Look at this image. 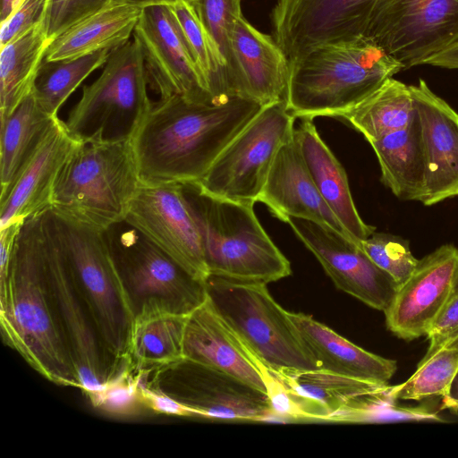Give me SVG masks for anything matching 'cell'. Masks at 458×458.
<instances>
[{
  "instance_id": "cell-1",
  "label": "cell",
  "mask_w": 458,
  "mask_h": 458,
  "mask_svg": "<svg viewBox=\"0 0 458 458\" xmlns=\"http://www.w3.org/2000/svg\"><path fill=\"white\" fill-rule=\"evenodd\" d=\"M264 106L239 96L211 102L159 98L131 140L140 182L199 181Z\"/></svg>"
},
{
  "instance_id": "cell-2",
  "label": "cell",
  "mask_w": 458,
  "mask_h": 458,
  "mask_svg": "<svg viewBox=\"0 0 458 458\" xmlns=\"http://www.w3.org/2000/svg\"><path fill=\"white\" fill-rule=\"evenodd\" d=\"M47 245L42 213L22 223L7 274L0 278L1 335L44 378L80 388L52 293Z\"/></svg>"
},
{
  "instance_id": "cell-3",
  "label": "cell",
  "mask_w": 458,
  "mask_h": 458,
  "mask_svg": "<svg viewBox=\"0 0 458 458\" xmlns=\"http://www.w3.org/2000/svg\"><path fill=\"white\" fill-rule=\"evenodd\" d=\"M401 71L364 37L323 44L289 61L285 106L295 118L340 117Z\"/></svg>"
},
{
  "instance_id": "cell-4",
  "label": "cell",
  "mask_w": 458,
  "mask_h": 458,
  "mask_svg": "<svg viewBox=\"0 0 458 458\" xmlns=\"http://www.w3.org/2000/svg\"><path fill=\"white\" fill-rule=\"evenodd\" d=\"M43 217L68 264L115 372L126 361L136 307L104 233L51 208L43 212Z\"/></svg>"
},
{
  "instance_id": "cell-5",
  "label": "cell",
  "mask_w": 458,
  "mask_h": 458,
  "mask_svg": "<svg viewBox=\"0 0 458 458\" xmlns=\"http://www.w3.org/2000/svg\"><path fill=\"white\" fill-rule=\"evenodd\" d=\"M182 186L201 237L209 276L268 284L291 275L289 260L257 218L255 203L213 196L196 182Z\"/></svg>"
},
{
  "instance_id": "cell-6",
  "label": "cell",
  "mask_w": 458,
  "mask_h": 458,
  "mask_svg": "<svg viewBox=\"0 0 458 458\" xmlns=\"http://www.w3.org/2000/svg\"><path fill=\"white\" fill-rule=\"evenodd\" d=\"M140 183L131 140L81 141L58 173L51 208L103 231L125 219Z\"/></svg>"
},
{
  "instance_id": "cell-7",
  "label": "cell",
  "mask_w": 458,
  "mask_h": 458,
  "mask_svg": "<svg viewBox=\"0 0 458 458\" xmlns=\"http://www.w3.org/2000/svg\"><path fill=\"white\" fill-rule=\"evenodd\" d=\"M139 41L132 36L113 49L101 74L83 86L65 124L81 142L131 140L153 106Z\"/></svg>"
},
{
  "instance_id": "cell-8",
  "label": "cell",
  "mask_w": 458,
  "mask_h": 458,
  "mask_svg": "<svg viewBox=\"0 0 458 458\" xmlns=\"http://www.w3.org/2000/svg\"><path fill=\"white\" fill-rule=\"evenodd\" d=\"M208 299L246 348L273 369H317L290 312L270 295L267 284L209 276Z\"/></svg>"
},
{
  "instance_id": "cell-9",
  "label": "cell",
  "mask_w": 458,
  "mask_h": 458,
  "mask_svg": "<svg viewBox=\"0 0 458 458\" xmlns=\"http://www.w3.org/2000/svg\"><path fill=\"white\" fill-rule=\"evenodd\" d=\"M270 370L286 388L297 420L383 422L411 416L410 407L397 405L389 395L388 384L320 369Z\"/></svg>"
},
{
  "instance_id": "cell-10",
  "label": "cell",
  "mask_w": 458,
  "mask_h": 458,
  "mask_svg": "<svg viewBox=\"0 0 458 458\" xmlns=\"http://www.w3.org/2000/svg\"><path fill=\"white\" fill-rule=\"evenodd\" d=\"M294 121L284 100L265 106L196 182L216 197L257 202L276 153L293 134Z\"/></svg>"
},
{
  "instance_id": "cell-11",
  "label": "cell",
  "mask_w": 458,
  "mask_h": 458,
  "mask_svg": "<svg viewBox=\"0 0 458 458\" xmlns=\"http://www.w3.org/2000/svg\"><path fill=\"white\" fill-rule=\"evenodd\" d=\"M403 66L458 43V0H378L365 36Z\"/></svg>"
},
{
  "instance_id": "cell-12",
  "label": "cell",
  "mask_w": 458,
  "mask_h": 458,
  "mask_svg": "<svg viewBox=\"0 0 458 458\" xmlns=\"http://www.w3.org/2000/svg\"><path fill=\"white\" fill-rule=\"evenodd\" d=\"M103 233L134 304L157 300L191 313L207 300L206 282L192 277L125 220Z\"/></svg>"
},
{
  "instance_id": "cell-13",
  "label": "cell",
  "mask_w": 458,
  "mask_h": 458,
  "mask_svg": "<svg viewBox=\"0 0 458 458\" xmlns=\"http://www.w3.org/2000/svg\"><path fill=\"white\" fill-rule=\"evenodd\" d=\"M132 36L140 45L149 84L160 98L180 95L195 102L217 101L170 4L144 6Z\"/></svg>"
},
{
  "instance_id": "cell-14",
  "label": "cell",
  "mask_w": 458,
  "mask_h": 458,
  "mask_svg": "<svg viewBox=\"0 0 458 458\" xmlns=\"http://www.w3.org/2000/svg\"><path fill=\"white\" fill-rule=\"evenodd\" d=\"M195 279L206 282L201 237L182 183L141 182L124 219Z\"/></svg>"
},
{
  "instance_id": "cell-15",
  "label": "cell",
  "mask_w": 458,
  "mask_h": 458,
  "mask_svg": "<svg viewBox=\"0 0 458 458\" xmlns=\"http://www.w3.org/2000/svg\"><path fill=\"white\" fill-rule=\"evenodd\" d=\"M378 0H277L273 38L291 61L328 43L365 36Z\"/></svg>"
},
{
  "instance_id": "cell-16",
  "label": "cell",
  "mask_w": 458,
  "mask_h": 458,
  "mask_svg": "<svg viewBox=\"0 0 458 458\" xmlns=\"http://www.w3.org/2000/svg\"><path fill=\"white\" fill-rule=\"evenodd\" d=\"M286 223L338 289L375 310L384 311L389 306L399 285L359 243L319 222L289 217Z\"/></svg>"
},
{
  "instance_id": "cell-17",
  "label": "cell",
  "mask_w": 458,
  "mask_h": 458,
  "mask_svg": "<svg viewBox=\"0 0 458 458\" xmlns=\"http://www.w3.org/2000/svg\"><path fill=\"white\" fill-rule=\"evenodd\" d=\"M458 291V248L444 244L419 262L384 310L386 325L398 338L427 335Z\"/></svg>"
},
{
  "instance_id": "cell-18",
  "label": "cell",
  "mask_w": 458,
  "mask_h": 458,
  "mask_svg": "<svg viewBox=\"0 0 458 458\" xmlns=\"http://www.w3.org/2000/svg\"><path fill=\"white\" fill-rule=\"evenodd\" d=\"M166 369L168 394L191 408L196 417L278 420L266 393L228 373L184 359Z\"/></svg>"
},
{
  "instance_id": "cell-19",
  "label": "cell",
  "mask_w": 458,
  "mask_h": 458,
  "mask_svg": "<svg viewBox=\"0 0 458 458\" xmlns=\"http://www.w3.org/2000/svg\"><path fill=\"white\" fill-rule=\"evenodd\" d=\"M44 225L48 238L47 261L52 293L80 389L89 396L101 390L113 374L107 366V357L93 320L68 264L48 232L45 221Z\"/></svg>"
},
{
  "instance_id": "cell-20",
  "label": "cell",
  "mask_w": 458,
  "mask_h": 458,
  "mask_svg": "<svg viewBox=\"0 0 458 458\" xmlns=\"http://www.w3.org/2000/svg\"><path fill=\"white\" fill-rule=\"evenodd\" d=\"M425 165L421 203L458 198V113L423 80L411 85Z\"/></svg>"
},
{
  "instance_id": "cell-21",
  "label": "cell",
  "mask_w": 458,
  "mask_h": 458,
  "mask_svg": "<svg viewBox=\"0 0 458 458\" xmlns=\"http://www.w3.org/2000/svg\"><path fill=\"white\" fill-rule=\"evenodd\" d=\"M229 47L226 76L232 95L262 106L284 100L289 60L274 38L242 15L232 27Z\"/></svg>"
},
{
  "instance_id": "cell-22",
  "label": "cell",
  "mask_w": 458,
  "mask_h": 458,
  "mask_svg": "<svg viewBox=\"0 0 458 458\" xmlns=\"http://www.w3.org/2000/svg\"><path fill=\"white\" fill-rule=\"evenodd\" d=\"M80 142L58 117L6 195L0 199V229L22 224L51 208L58 173Z\"/></svg>"
},
{
  "instance_id": "cell-23",
  "label": "cell",
  "mask_w": 458,
  "mask_h": 458,
  "mask_svg": "<svg viewBox=\"0 0 458 458\" xmlns=\"http://www.w3.org/2000/svg\"><path fill=\"white\" fill-rule=\"evenodd\" d=\"M258 201L285 223L289 217L319 222L352 240L318 192L294 131L276 153Z\"/></svg>"
},
{
  "instance_id": "cell-24",
  "label": "cell",
  "mask_w": 458,
  "mask_h": 458,
  "mask_svg": "<svg viewBox=\"0 0 458 458\" xmlns=\"http://www.w3.org/2000/svg\"><path fill=\"white\" fill-rule=\"evenodd\" d=\"M183 359L228 373L267 394L262 376L247 348L208 297L187 317Z\"/></svg>"
},
{
  "instance_id": "cell-25",
  "label": "cell",
  "mask_w": 458,
  "mask_h": 458,
  "mask_svg": "<svg viewBox=\"0 0 458 458\" xmlns=\"http://www.w3.org/2000/svg\"><path fill=\"white\" fill-rule=\"evenodd\" d=\"M189 314L157 300L141 303L129 332L128 363L136 370L159 372L182 360Z\"/></svg>"
},
{
  "instance_id": "cell-26",
  "label": "cell",
  "mask_w": 458,
  "mask_h": 458,
  "mask_svg": "<svg viewBox=\"0 0 458 458\" xmlns=\"http://www.w3.org/2000/svg\"><path fill=\"white\" fill-rule=\"evenodd\" d=\"M294 135L321 197L352 240L361 246V242L374 233L376 228L360 216L344 168L319 136L312 118H302L294 128Z\"/></svg>"
},
{
  "instance_id": "cell-27",
  "label": "cell",
  "mask_w": 458,
  "mask_h": 458,
  "mask_svg": "<svg viewBox=\"0 0 458 458\" xmlns=\"http://www.w3.org/2000/svg\"><path fill=\"white\" fill-rule=\"evenodd\" d=\"M143 7L125 0H111L53 38L44 60H71L123 45L133 35Z\"/></svg>"
},
{
  "instance_id": "cell-28",
  "label": "cell",
  "mask_w": 458,
  "mask_h": 458,
  "mask_svg": "<svg viewBox=\"0 0 458 458\" xmlns=\"http://www.w3.org/2000/svg\"><path fill=\"white\" fill-rule=\"evenodd\" d=\"M290 317L320 369L378 384L394 375L395 360L357 346L311 316L290 312Z\"/></svg>"
},
{
  "instance_id": "cell-29",
  "label": "cell",
  "mask_w": 458,
  "mask_h": 458,
  "mask_svg": "<svg viewBox=\"0 0 458 458\" xmlns=\"http://www.w3.org/2000/svg\"><path fill=\"white\" fill-rule=\"evenodd\" d=\"M369 144L380 166L382 182L398 199L420 202L425 165L417 114L404 128Z\"/></svg>"
},
{
  "instance_id": "cell-30",
  "label": "cell",
  "mask_w": 458,
  "mask_h": 458,
  "mask_svg": "<svg viewBox=\"0 0 458 458\" xmlns=\"http://www.w3.org/2000/svg\"><path fill=\"white\" fill-rule=\"evenodd\" d=\"M57 118L43 110L31 91L0 122V199L6 195Z\"/></svg>"
},
{
  "instance_id": "cell-31",
  "label": "cell",
  "mask_w": 458,
  "mask_h": 458,
  "mask_svg": "<svg viewBox=\"0 0 458 458\" xmlns=\"http://www.w3.org/2000/svg\"><path fill=\"white\" fill-rule=\"evenodd\" d=\"M50 42L41 19L0 47V122L33 90Z\"/></svg>"
},
{
  "instance_id": "cell-32",
  "label": "cell",
  "mask_w": 458,
  "mask_h": 458,
  "mask_svg": "<svg viewBox=\"0 0 458 458\" xmlns=\"http://www.w3.org/2000/svg\"><path fill=\"white\" fill-rule=\"evenodd\" d=\"M415 114L411 85L392 77L340 117L370 142L404 128Z\"/></svg>"
},
{
  "instance_id": "cell-33",
  "label": "cell",
  "mask_w": 458,
  "mask_h": 458,
  "mask_svg": "<svg viewBox=\"0 0 458 458\" xmlns=\"http://www.w3.org/2000/svg\"><path fill=\"white\" fill-rule=\"evenodd\" d=\"M112 50H101L71 60L43 61L33 94L45 112L53 116L69 96L94 71L104 66Z\"/></svg>"
},
{
  "instance_id": "cell-34",
  "label": "cell",
  "mask_w": 458,
  "mask_h": 458,
  "mask_svg": "<svg viewBox=\"0 0 458 458\" xmlns=\"http://www.w3.org/2000/svg\"><path fill=\"white\" fill-rule=\"evenodd\" d=\"M458 372V344H449L418 365L405 382L390 386L389 394L395 401L444 397Z\"/></svg>"
},
{
  "instance_id": "cell-35",
  "label": "cell",
  "mask_w": 458,
  "mask_h": 458,
  "mask_svg": "<svg viewBox=\"0 0 458 458\" xmlns=\"http://www.w3.org/2000/svg\"><path fill=\"white\" fill-rule=\"evenodd\" d=\"M144 371L134 369L126 361L106 383L88 399L100 411L114 417H129L143 408L140 384ZM145 408V407H144Z\"/></svg>"
},
{
  "instance_id": "cell-36",
  "label": "cell",
  "mask_w": 458,
  "mask_h": 458,
  "mask_svg": "<svg viewBox=\"0 0 458 458\" xmlns=\"http://www.w3.org/2000/svg\"><path fill=\"white\" fill-rule=\"evenodd\" d=\"M361 248L399 286L408 279L419 262L411 251L409 242L391 233L375 232L361 242Z\"/></svg>"
},
{
  "instance_id": "cell-37",
  "label": "cell",
  "mask_w": 458,
  "mask_h": 458,
  "mask_svg": "<svg viewBox=\"0 0 458 458\" xmlns=\"http://www.w3.org/2000/svg\"><path fill=\"white\" fill-rule=\"evenodd\" d=\"M191 4L221 57L226 74L229 37L235 20L242 16L241 0H195Z\"/></svg>"
},
{
  "instance_id": "cell-38",
  "label": "cell",
  "mask_w": 458,
  "mask_h": 458,
  "mask_svg": "<svg viewBox=\"0 0 458 458\" xmlns=\"http://www.w3.org/2000/svg\"><path fill=\"white\" fill-rule=\"evenodd\" d=\"M111 0H48L42 18L52 40L69 27L99 10Z\"/></svg>"
},
{
  "instance_id": "cell-39",
  "label": "cell",
  "mask_w": 458,
  "mask_h": 458,
  "mask_svg": "<svg viewBox=\"0 0 458 458\" xmlns=\"http://www.w3.org/2000/svg\"><path fill=\"white\" fill-rule=\"evenodd\" d=\"M429 345L420 361H425L458 338V291L450 299L426 335Z\"/></svg>"
},
{
  "instance_id": "cell-40",
  "label": "cell",
  "mask_w": 458,
  "mask_h": 458,
  "mask_svg": "<svg viewBox=\"0 0 458 458\" xmlns=\"http://www.w3.org/2000/svg\"><path fill=\"white\" fill-rule=\"evenodd\" d=\"M48 0H21L12 13L1 21L0 47L38 22L44 16Z\"/></svg>"
},
{
  "instance_id": "cell-41",
  "label": "cell",
  "mask_w": 458,
  "mask_h": 458,
  "mask_svg": "<svg viewBox=\"0 0 458 458\" xmlns=\"http://www.w3.org/2000/svg\"><path fill=\"white\" fill-rule=\"evenodd\" d=\"M149 374L144 371L140 384V395L145 408L160 414L196 417L195 411L188 405L158 388L150 387L147 382Z\"/></svg>"
},
{
  "instance_id": "cell-42",
  "label": "cell",
  "mask_w": 458,
  "mask_h": 458,
  "mask_svg": "<svg viewBox=\"0 0 458 458\" xmlns=\"http://www.w3.org/2000/svg\"><path fill=\"white\" fill-rule=\"evenodd\" d=\"M425 64L447 69H458V43L428 59Z\"/></svg>"
},
{
  "instance_id": "cell-43",
  "label": "cell",
  "mask_w": 458,
  "mask_h": 458,
  "mask_svg": "<svg viewBox=\"0 0 458 458\" xmlns=\"http://www.w3.org/2000/svg\"><path fill=\"white\" fill-rule=\"evenodd\" d=\"M442 399L444 409L458 412V372L453 379L448 393Z\"/></svg>"
},
{
  "instance_id": "cell-44",
  "label": "cell",
  "mask_w": 458,
  "mask_h": 458,
  "mask_svg": "<svg viewBox=\"0 0 458 458\" xmlns=\"http://www.w3.org/2000/svg\"><path fill=\"white\" fill-rule=\"evenodd\" d=\"M21 0H1V21L5 20Z\"/></svg>"
},
{
  "instance_id": "cell-45",
  "label": "cell",
  "mask_w": 458,
  "mask_h": 458,
  "mask_svg": "<svg viewBox=\"0 0 458 458\" xmlns=\"http://www.w3.org/2000/svg\"><path fill=\"white\" fill-rule=\"evenodd\" d=\"M128 2H131L134 4H138L142 6L149 5V4H171L176 1L179 0H125ZM190 3H193L195 0H185Z\"/></svg>"
},
{
  "instance_id": "cell-46",
  "label": "cell",
  "mask_w": 458,
  "mask_h": 458,
  "mask_svg": "<svg viewBox=\"0 0 458 458\" xmlns=\"http://www.w3.org/2000/svg\"><path fill=\"white\" fill-rule=\"evenodd\" d=\"M450 344H458V338H457V339H455L454 341H453V342H452V343H450Z\"/></svg>"
}]
</instances>
